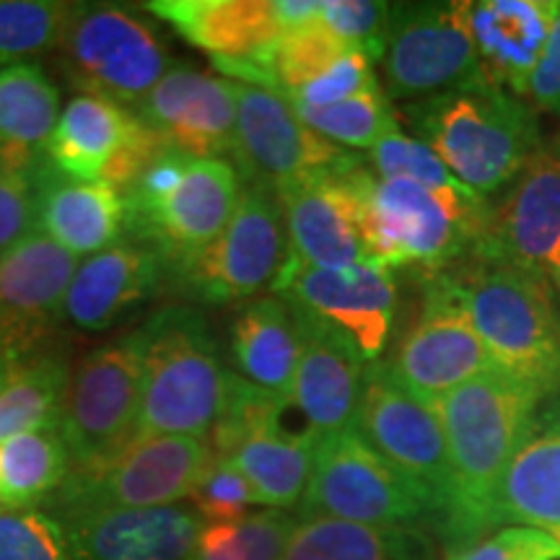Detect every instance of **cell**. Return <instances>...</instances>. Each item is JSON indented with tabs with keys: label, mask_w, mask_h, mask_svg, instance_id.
Segmentation results:
<instances>
[{
	"label": "cell",
	"mask_w": 560,
	"mask_h": 560,
	"mask_svg": "<svg viewBox=\"0 0 560 560\" xmlns=\"http://www.w3.org/2000/svg\"><path fill=\"white\" fill-rule=\"evenodd\" d=\"M423 276L465 310L495 369L542 400L560 397V304L545 280L488 255Z\"/></svg>",
	"instance_id": "6da1fadb"
},
{
	"label": "cell",
	"mask_w": 560,
	"mask_h": 560,
	"mask_svg": "<svg viewBox=\"0 0 560 560\" xmlns=\"http://www.w3.org/2000/svg\"><path fill=\"white\" fill-rule=\"evenodd\" d=\"M545 400L501 369L439 397L454 478V509L444 532L452 548L486 535V516L511 457L529 436Z\"/></svg>",
	"instance_id": "7a4b0ae2"
},
{
	"label": "cell",
	"mask_w": 560,
	"mask_h": 560,
	"mask_svg": "<svg viewBox=\"0 0 560 560\" xmlns=\"http://www.w3.org/2000/svg\"><path fill=\"white\" fill-rule=\"evenodd\" d=\"M405 120L482 198L506 190L542 143L535 109L488 81L408 104Z\"/></svg>",
	"instance_id": "3957f363"
},
{
	"label": "cell",
	"mask_w": 560,
	"mask_h": 560,
	"mask_svg": "<svg viewBox=\"0 0 560 560\" xmlns=\"http://www.w3.org/2000/svg\"><path fill=\"white\" fill-rule=\"evenodd\" d=\"M490 200L462 182L429 187L363 177V229L369 257L389 270L416 265L439 272L470 260L482 247Z\"/></svg>",
	"instance_id": "277c9868"
},
{
	"label": "cell",
	"mask_w": 560,
	"mask_h": 560,
	"mask_svg": "<svg viewBox=\"0 0 560 560\" xmlns=\"http://www.w3.org/2000/svg\"><path fill=\"white\" fill-rule=\"evenodd\" d=\"M138 335L143 380L136 439H206L231 374L223 369L206 314L190 304H170L151 314Z\"/></svg>",
	"instance_id": "5b68a950"
},
{
	"label": "cell",
	"mask_w": 560,
	"mask_h": 560,
	"mask_svg": "<svg viewBox=\"0 0 560 560\" xmlns=\"http://www.w3.org/2000/svg\"><path fill=\"white\" fill-rule=\"evenodd\" d=\"M50 55L70 89L125 109H136L174 62L156 26L115 3H73Z\"/></svg>",
	"instance_id": "8992f818"
},
{
	"label": "cell",
	"mask_w": 560,
	"mask_h": 560,
	"mask_svg": "<svg viewBox=\"0 0 560 560\" xmlns=\"http://www.w3.org/2000/svg\"><path fill=\"white\" fill-rule=\"evenodd\" d=\"M296 516L408 527L439 520V506L355 429L322 439Z\"/></svg>",
	"instance_id": "52a82bcc"
},
{
	"label": "cell",
	"mask_w": 560,
	"mask_h": 560,
	"mask_svg": "<svg viewBox=\"0 0 560 560\" xmlns=\"http://www.w3.org/2000/svg\"><path fill=\"white\" fill-rule=\"evenodd\" d=\"M210 462L206 439L138 436L122 452L86 470H70L47 501L55 520L120 509L177 506Z\"/></svg>",
	"instance_id": "ba28073f"
},
{
	"label": "cell",
	"mask_w": 560,
	"mask_h": 560,
	"mask_svg": "<svg viewBox=\"0 0 560 560\" xmlns=\"http://www.w3.org/2000/svg\"><path fill=\"white\" fill-rule=\"evenodd\" d=\"M289 255V234L276 195L265 187L242 185L240 206L226 229L166 280L182 296L221 306L272 289Z\"/></svg>",
	"instance_id": "9c48e42d"
},
{
	"label": "cell",
	"mask_w": 560,
	"mask_h": 560,
	"mask_svg": "<svg viewBox=\"0 0 560 560\" xmlns=\"http://www.w3.org/2000/svg\"><path fill=\"white\" fill-rule=\"evenodd\" d=\"M138 330L94 348L70 374L58 429L70 454V470L102 465L136 441L140 416Z\"/></svg>",
	"instance_id": "30bf717a"
},
{
	"label": "cell",
	"mask_w": 560,
	"mask_h": 560,
	"mask_svg": "<svg viewBox=\"0 0 560 560\" xmlns=\"http://www.w3.org/2000/svg\"><path fill=\"white\" fill-rule=\"evenodd\" d=\"M353 429L431 495L441 527H446L454 509V478L436 405L405 389L384 361L366 363Z\"/></svg>",
	"instance_id": "8fae6325"
},
{
	"label": "cell",
	"mask_w": 560,
	"mask_h": 560,
	"mask_svg": "<svg viewBox=\"0 0 560 560\" xmlns=\"http://www.w3.org/2000/svg\"><path fill=\"white\" fill-rule=\"evenodd\" d=\"M79 257L42 231L0 257V382L58 348Z\"/></svg>",
	"instance_id": "7c38bea8"
},
{
	"label": "cell",
	"mask_w": 560,
	"mask_h": 560,
	"mask_svg": "<svg viewBox=\"0 0 560 560\" xmlns=\"http://www.w3.org/2000/svg\"><path fill=\"white\" fill-rule=\"evenodd\" d=\"M384 81L389 100H431L482 83L465 3L389 5Z\"/></svg>",
	"instance_id": "4fadbf2b"
},
{
	"label": "cell",
	"mask_w": 560,
	"mask_h": 560,
	"mask_svg": "<svg viewBox=\"0 0 560 560\" xmlns=\"http://www.w3.org/2000/svg\"><path fill=\"white\" fill-rule=\"evenodd\" d=\"M272 291L338 335L363 363L380 361L387 348L397 306V283L387 265L371 260L325 270L289 255Z\"/></svg>",
	"instance_id": "5bb4252c"
},
{
	"label": "cell",
	"mask_w": 560,
	"mask_h": 560,
	"mask_svg": "<svg viewBox=\"0 0 560 560\" xmlns=\"http://www.w3.org/2000/svg\"><path fill=\"white\" fill-rule=\"evenodd\" d=\"M236 128L231 164L242 185L276 192L310 174L348 164L355 153L301 122L293 104L270 89L234 81Z\"/></svg>",
	"instance_id": "9a60e30c"
},
{
	"label": "cell",
	"mask_w": 560,
	"mask_h": 560,
	"mask_svg": "<svg viewBox=\"0 0 560 560\" xmlns=\"http://www.w3.org/2000/svg\"><path fill=\"white\" fill-rule=\"evenodd\" d=\"M242 198V179L226 159H192L164 198L128 208L125 236L145 244L170 272L200 255L226 229Z\"/></svg>",
	"instance_id": "2e32d148"
},
{
	"label": "cell",
	"mask_w": 560,
	"mask_h": 560,
	"mask_svg": "<svg viewBox=\"0 0 560 560\" xmlns=\"http://www.w3.org/2000/svg\"><path fill=\"white\" fill-rule=\"evenodd\" d=\"M363 156L301 177L276 195L291 255L312 268L342 270L371 262L363 229Z\"/></svg>",
	"instance_id": "e0dca14e"
},
{
	"label": "cell",
	"mask_w": 560,
	"mask_h": 560,
	"mask_svg": "<svg viewBox=\"0 0 560 560\" xmlns=\"http://www.w3.org/2000/svg\"><path fill=\"white\" fill-rule=\"evenodd\" d=\"M475 255L499 257L550 285L560 304V136L542 138L499 202Z\"/></svg>",
	"instance_id": "ac0fdd59"
},
{
	"label": "cell",
	"mask_w": 560,
	"mask_h": 560,
	"mask_svg": "<svg viewBox=\"0 0 560 560\" xmlns=\"http://www.w3.org/2000/svg\"><path fill=\"white\" fill-rule=\"evenodd\" d=\"M384 363L405 389L425 402H436L446 392L495 369L465 310L425 276L420 317Z\"/></svg>",
	"instance_id": "d6986e66"
},
{
	"label": "cell",
	"mask_w": 560,
	"mask_h": 560,
	"mask_svg": "<svg viewBox=\"0 0 560 560\" xmlns=\"http://www.w3.org/2000/svg\"><path fill=\"white\" fill-rule=\"evenodd\" d=\"M240 83L268 89V60L283 37L276 0H153L145 5Z\"/></svg>",
	"instance_id": "ffe728a7"
},
{
	"label": "cell",
	"mask_w": 560,
	"mask_h": 560,
	"mask_svg": "<svg viewBox=\"0 0 560 560\" xmlns=\"http://www.w3.org/2000/svg\"><path fill=\"white\" fill-rule=\"evenodd\" d=\"M136 115L174 151L190 159L231 156L236 128L234 81L172 62Z\"/></svg>",
	"instance_id": "44dd1931"
},
{
	"label": "cell",
	"mask_w": 560,
	"mask_h": 560,
	"mask_svg": "<svg viewBox=\"0 0 560 560\" xmlns=\"http://www.w3.org/2000/svg\"><path fill=\"white\" fill-rule=\"evenodd\" d=\"M289 306L299 330V363L289 412L299 418L301 431L322 441L353 429L366 363L325 325L293 304Z\"/></svg>",
	"instance_id": "7402d4cb"
},
{
	"label": "cell",
	"mask_w": 560,
	"mask_h": 560,
	"mask_svg": "<svg viewBox=\"0 0 560 560\" xmlns=\"http://www.w3.org/2000/svg\"><path fill=\"white\" fill-rule=\"evenodd\" d=\"M66 524L73 560H190L202 522L192 509H120Z\"/></svg>",
	"instance_id": "603a6c76"
},
{
	"label": "cell",
	"mask_w": 560,
	"mask_h": 560,
	"mask_svg": "<svg viewBox=\"0 0 560 560\" xmlns=\"http://www.w3.org/2000/svg\"><path fill=\"white\" fill-rule=\"evenodd\" d=\"M166 283L161 257L122 236L112 247L79 262L66 296V319L86 332H102L151 301Z\"/></svg>",
	"instance_id": "cb8c5ba5"
},
{
	"label": "cell",
	"mask_w": 560,
	"mask_h": 560,
	"mask_svg": "<svg viewBox=\"0 0 560 560\" xmlns=\"http://www.w3.org/2000/svg\"><path fill=\"white\" fill-rule=\"evenodd\" d=\"M558 0H478L465 3L482 79L527 94L532 70L548 42Z\"/></svg>",
	"instance_id": "d4e9b609"
},
{
	"label": "cell",
	"mask_w": 560,
	"mask_h": 560,
	"mask_svg": "<svg viewBox=\"0 0 560 560\" xmlns=\"http://www.w3.org/2000/svg\"><path fill=\"white\" fill-rule=\"evenodd\" d=\"M501 527H560V410L537 416L503 470L486 516V535Z\"/></svg>",
	"instance_id": "484cf974"
},
{
	"label": "cell",
	"mask_w": 560,
	"mask_h": 560,
	"mask_svg": "<svg viewBox=\"0 0 560 560\" xmlns=\"http://www.w3.org/2000/svg\"><path fill=\"white\" fill-rule=\"evenodd\" d=\"M60 117V91L37 62L0 68V170L42 185L47 145Z\"/></svg>",
	"instance_id": "4316f807"
},
{
	"label": "cell",
	"mask_w": 560,
	"mask_h": 560,
	"mask_svg": "<svg viewBox=\"0 0 560 560\" xmlns=\"http://www.w3.org/2000/svg\"><path fill=\"white\" fill-rule=\"evenodd\" d=\"M128 208L107 182L47 174L39 185V231L73 257H91L125 236Z\"/></svg>",
	"instance_id": "83f0119b"
},
{
	"label": "cell",
	"mask_w": 560,
	"mask_h": 560,
	"mask_svg": "<svg viewBox=\"0 0 560 560\" xmlns=\"http://www.w3.org/2000/svg\"><path fill=\"white\" fill-rule=\"evenodd\" d=\"M136 125L138 117L132 109L100 96L75 94L55 125L47 145V164L66 179L102 182Z\"/></svg>",
	"instance_id": "f1b7e54d"
},
{
	"label": "cell",
	"mask_w": 560,
	"mask_h": 560,
	"mask_svg": "<svg viewBox=\"0 0 560 560\" xmlns=\"http://www.w3.org/2000/svg\"><path fill=\"white\" fill-rule=\"evenodd\" d=\"M231 359L242 380L289 400L299 363V330L285 299L257 296L236 312Z\"/></svg>",
	"instance_id": "f546056e"
},
{
	"label": "cell",
	"mask_w": 560,
	"mask_h": 560,
	"mask_svg": "<svg viewBox=\"0 0 560 560\" xmlns=\"http://www.w3.org/2000/svg\"><path fill=\"white\" fill-rule=\"evenodd\" d=\"M317 444V439L291 429L283 418L276 425L252 433L226 459L247 478L262 509L289 511L299 509L304 499Z\"/></svg>",
	"instance_id": "4dcf8cb0"
},
{
	"label": "cell",
	"mask_w": 560,
	"mask_h": 560,
	"mask_svg": "<svg viewBox=\"0 0 560 560\" xmlns=\"http://www.w3.org/2000/svg\"><path fill=\"white\" fill-rule=\"evenodd\" d=\"M280 560H433V550L418 529L296 516Z\"/></svg>",
	"instance_id": "1f68e13d"
},
{
	"label": "cell",
	"mask_w": 560,
	"mask_h": 560,
	"mask_svg": "<svg viewBox=\"0 0 560 560\" xmlns=\"http://www.w3.org/2000/svg\"><path fill=\"white\" fill-rule=\"evenodd\" d=\"M70 454L55 425L19 433L0 444V509H37L62 488Z\"/></svg>",
	"instance_id": "d6a6232c"
},
{
	"label": "cell",
	"mask_w": 560,
	"mask_h": 560,
	"mask_svg": "<svg viewBox=\"0 0 560 560\" xmlns=\"http://www.w3.org/2000/svg\"><path fill=\"white\" fill-rule=\"evenodd\" d=\"M68 384L70 363L60 348L0 382V444L19 433L58 423Z\"/></svg>",
	"instance_id": "836d02e7"
},
{
	"label": "cell",
	"mask_w": 560,
	"mask_h": 560,
	"mask_svg": "<svg viewBox=\"0 0 560 560\" xmlns=\"http://www.w3.org/2000/svg\"><path fill=\"white\" fill-rule=\"evenodd\" d=\"M296 514L252 511L234 522H206L190 560H280Z\"/></svg>",
	"instance_id": "e575fe53"
},
{
	"label": "cell",
	"mask_w": 560,
	"mask_h": 560,
	"mask_svg": "<svg viewBox=\"0 0 560 560\" xmlns=\"http://www.w3.org/2000/svg\"><path fill=\"white\" fill-rule=\"evenodd\" d=\"M293 109L306 128H312L317 136L327 138L335 145H353V149L369 151L389 132L400 130L387 91H382V86L350 96L346 102L330 104V107L293 104Z\"/></svg>",
	"instance_id": "d590c367"
},
{
	"label": "cell",
	"mask_w": 560,
	"mask_h": 560,
	"mask_svg": "<svg viewBox=\"0 0 560 560\" xmlns=\"http://www.w3.org/2000/svg\"><path fill=\"white\" fill-rule=\"evenodd\" d=\"M348 50L350 45L335 37L319 16L310 24L283 32L268 60V89L293 96Z\"/></svg>",
	"instance_id": "8d00e7d4"
},
{
	"label": "cell",
	"mask_w": 560,
	"mask_h": 560,
	"mask_svg": "<svg viewBox=\"0 0 560 560\" xmlns=\"http://www.w3.org/2000/svg\"><path fill=\"white\" fill-rule=\"evenodd\" d=\"M289 400L272 395L268 389L255 387L240 374L231 371L223 402L213 429L206 436V444L213 457H231L236 446L244 444L252 433L276 425L285 418Z\"/></svg>",
	"instance_id": "74e56055"
},
{
	"label": "cell",
	"mask_w": 560,
	"mask_h": 560,
	"mask_svg": "<svg viewBox=\"0 0 560 560\" xmlns=\"http://www.w3.org/2000/svg\"><path fill=\"white\" fill-rule=\"evenodd\" d=\"M73 3L0 0V68L52 52Z\"/></svg>",
	"instance_id": "f35d334b"
},
{
	"label": "cell",
	"mask_w": 560,
	"mask_h": 560,
	"mask_svg": "<svg viewBox=\"0 0 560 560\" xmlns=\"http://www.w3.org/2000/svg\"><path fill=\"white\" fill-rule=\"evenodd\" d=\"M0 560H73L66 524L50 511L0 509Z\"/></svg>",
	"instance_id": "ab89813d"
},
{
	"label": "cell",
	"mask_w": 560,
	"mask_h": 560,
	"mask_svg": "<svg viewBox=\"0 0 560 560\" xmlns=\"http://www.w3.org/2000/svg\"><path fill=\"white\" fill-rule=\"evenodd\" d=\"M187 501L202 522H234L252 514L255 506H260L255 490L236 470L234 462L213 457V454H210V462L195 482Z\"/></svg>",
	"instance_id": "60d3db41"
},
{
	"label": "cell",
	"mask_w": 560,
	"mask_h": 560,
	"mask_svg": "<svg viewBox=\"0 0 560 560\" xmlns=\"http://www.w3.org/2000/svg\"><path fill=\"white\" fill-rule=\"evenodd\" d=\"M363 164H366V170L376 179H405L429 187L459 182L429 145L408 138L402 130L389 132L374 149H369L366 156H363Z\"/></svg>",
	"instance_id": "b9f144b4"
},
{
	"label": "cell",
	"mask_w": 560,
	"mask_h": 560,
	"mask_svg": "<svg viewBox=\"0 0 560 560\" xmlns=\"http://www.w3.org/2000/svg\"><path fill=\"white\" fill-rule=\"evenodd\" d=\"M319 21L346 45L371 60L384 58L389 30V3L380 0H322Z\"/></svg>",
	"instance_id": "7bdbcfd3"
},
{
	"label": "cell",
	"mask_w": 560,
	"mask_h": 560,
	"mask_svg": "<svg viewBox=\"0 0 560 560\" xmlns=\"http://www.w3.org/2000/svg\"><path fill=\"white\" fill-rule=\"evenodd\" d=\"M371 89H380L374 60L363 50L350 47L325 73H319L317 79L299 89L293 96H285V100L293 104H306V107H330V104L346 102L350 96H359Z\"/></svg>",
	"instance_id": "ee69618b"
},
{
	"label": "cell",
	"mask_w": 560,
	"mask_h": 560,
	"mask_svg": "<svg viewBox=\"0 0 560 560\" xmlns=\"http://www.w3.org/2000/svg\"><path fill=\"white\" fill-rule=\"evenodd\" d=\"M39 231V185L0 170V257Z\"/></svg>",
	"instance_id": "f6af8a7d"
},
{
	"label": "cell",
	"mask_w": 560,
	"mask_h": 560,
	"mask_svg": "<svg viewBox=\"0 0 560 560\" xmlns=\"http://www.w3.org/2000/svg\"><path fill=\"white\" fill-rule=\"evenodd\" d=\"M552 540L548 532L532 527H501L478 537V540L450 550L446 560H527L532 552Z\"/></svg>",
	"instance_id": "bcb514c9"
},
{
	"label": "cell",
	"mask_w": 560,
	"mask_h": 560,
	"mask_svg": "<svg viewBox=\"0 0 560 560\" xmlns=\"http://www.w3.org/2000/svg\"><path fill=\"white\" fill-rule=\"evenodd\" d=\"M524 96H529V102L537 109L560 117V3H556L548 42H545L540 60L532 70Z\"/></svg>",
	"instance_id": "7dc6e473"
},
{
	"label": "cell",
	"mask_w": 560,
	"mask_h": 560,
	"mask_svg": "<svg viewBox=\"0 0 560 560\" xmlns=\"http://www.w3.org/2000/svg\"><path fill=\"white\" fill-rule=\"evenodd\" d=\"M527 560H560V545L556 540H550L548 545H545V548L532 552Z\"/></svg>",
	"instance_id": "c3c4849f"
},
{
	"label": "cell",
	"mask_w": 560,
	"mask_h": 560,
	"mask_svg": "<svg viewBox=\"0 0 560 560\" xmlns=\"http://www.w3.org/2000/svg\"><path fill=\"white\" fill-rule=\"evenodd\" d=\"M548 535L552 537V540H556V542L560 545V527H558V529H552V532H548Z\"/></svg>",
	"instance_id": "681fc988"
}]
</instances>
